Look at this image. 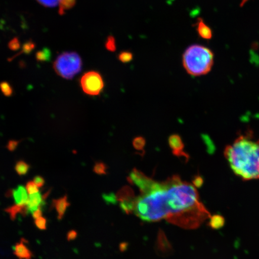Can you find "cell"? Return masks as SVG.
I'll return each instance as SVG.
<instances>
[{"label":"cell","mask_w":259,"mask_h":259,"mask_svg":"<svg viewBox=\"0 0 259 259\" xmlns=\"http://www.w3.org/2000/svg\"><path fill=\"white\" fill-rule=\"evenodd\" d=\"M196 30L199 36L205 40L211 39L212 31L208 25H206L201 18L197 19L196 24Z\"/></svg>","instance_id":"12"},{"label":"cell","mask_w":259,"mask_h":259,"mask_svg":"<svg viewBox=\"0 0 259 259\" xmlns=\"http://www.w3.org/2000/svg\"><path fill=\"white\" fill-rule=\"evenodd\" d=\"M76 0H60L59 14L64 15L67 10H70L76 5Z\"/></svg>","instance_id":"15"},{"label":"cell","mask_w":259,"mask_h":259,"mask_svg":"<svg viewBox=\"0 0 259 259\" xmlns=\"http://www.w3.org/2000/svg\"><path fill=\"white\" fill-rule=\"evenodd\" d=\"M156 251L158 254L167 255L172 253L173 248L166 238V235L161 230L158 232L156 242Z\"/></svg>","instance_id":"8"},{"label":"cell","mask_w":259,"mask_h":259,"mask_svg":"<svg viewBox=\"0 0 259 259\" xmlns=\"http://www.w3.org/2000/svg\"><path fill=\"white\" fill-rule=\"evenodd\" d=\"M194 186H195L197 188L199 187L202 186L203 183V181L202 178L200 177H196L193 181L192 183Z\"/></svg>","instance_id":"31"},{"label":"cell","mask_w":259,"mask_h":259,"mask_svg":"<svg viewBox=\"0 0 259 259\" xmlns=\"http://www.w3.org/2000/svg\"><path fill=\"white\" fill-rule=\"evenodd\" d=\"M145 144V139L142 137L135 138L133 141V146H134L135 150L141 151L142 153H144Z\"/></svg>","instance_id":"16"},{"label":"cell","mask_w":259,"mask_h":259,"mask_svg":"<svg viewBox=\"0 0 259 259\" xmlns=\"http://www.w3.org/2000/svg\"><path fill=\"white\" fill-rule=\"evenodd\" d=\"M27 243L25 239L22 238L13 248L14 254L18 259H32L34 257L33 252L28 247Z\"/></svg>","instance_id":"9"},{"label":"cell","mask_w":259,"mask_h":259,"mask_svg":"<svg viewBox=\"0 0 259 259\" xmlns=\"http://www.w3.org/2000/svg\"><path fill=\"white\" fill-rule=\"evenodd\" d=\"M213 63L214 54L209 48L203 45H191L183 54V66L192 76L206 75L211 70Z\"/></svg>","instance_id":"3"},{"label":"cell","mask_w":259,"mask_h":259,"mask_svg":"<svg viewBox=\"0 0 259 259\" xmlns=\"http://www.w3.org/2000/svg\"><path fill=\"white\" fill-rule=\"evenodd\" d=\"M105 47L106 50L109 51L115 52L116 51L115 38L112 36V35H109V36L107 38Z\"/></svg>","instance_id":"24"},{"label":"cell","mask_w":259,"mask_h":259,"mask_svg":"<svg viewBox=\"0 0 259 259\" xmlns=\"http://www.w3.org/2000/svg\"><path fill=\"white\" fill-rule=\"evenodd\" d=\"M132 213L144 222L164 219L188 230L199 228L212 216L200 201L197 187L177 175L164 182L152 180L141 195L135 197Z\"/></svg>","instance_id":"1"},{"label":"cell","mask_w":259,"mask_h":259,"mask_svg":"<svg viewBox=\"0 0 259 259\" xmlns=\"http://www.w3.org/2000/svg\"><path fill=\"white\" fill-rule=\"evenodd\" d=\"M70 206V203L68 200L67 195L60 197L59 199H54L52 202L51 208L56 210L57 218L58 220L63 219L65 213Z\"/></svg>","instance_id":"11"},{"label":"cell","mask_w":259,"mask_h":259,"mask_svg":"<svg viewBox=\"0 0 259 259\" xmlns=\"http://www.w3.org/2000/svg\"><path fill=\"white\" fill-rule=\"evenodd\" d=\"M248 1V0H242L240 6L241 7H242L243 6L245 5V3H247Z\"/></svg>","instance_id":"32"},{"label":"cell","mask_w":259,"mask_h":259,"mask_svg":"<svg viewBox=\"0 0 259 259\" xmlns=\"http://www.w3.org/2000/svg\"><path fill=\"white\" fill-rule=\"evenodd\" d=\"M210 221L209 222V225L210 226H211V228L213 229L220 228L225 224V220L223 219L221 216H211V218H210Z\"/></svg>","instance_id":"17"},{"label":"cell","mask_w":259,"mask_h":259,"mask_svg":"<svg viewBox=\"0 0 259 259\" xmlns=\"http://www.w3.org/2000/svg\"><path fill=\"white\" fill-rule=\"evenodd\" d=\"M9 47L12 50H17L19 47V41L17 39L13 40L10 43Z\"/></svg>","instance_id":"30"},{"label":"cell","mask_w":259,"mask_h":259,"mask_svg":"<svg viewBox=\"0 0 259 259\" xmlns=\"http://www.w3.org/2000/svg\"><path fill=\"white\" fill-rule=\"evenodd\" d=\"M224 155L235 176L244 181L259 180V138L250 132L227 145Z\"/></svg>","instance_id":"2"},{"label":"cell","mask_w":259,"mask_h":259,"mask_svg":"<svg viewBox=\"0 0 259 259\" xmlns=\"http://www.w3.org/2000/svg\"><path fill=\"white\" fill-rule=\"evenodd\" d=\"M37 2L45 7L54 8L59 5L60 0H37Z\"/></svg>","instance_id":"25"},{"label":"cell","mask_w":259,"mask_h":259,"mask_svg":"<svg viewBox=\"0 0 259 259\" xmlns=\"http://www.w3.org/2000/svg\"><path fill=\"white\" fill-rule=\"evenodd\" d=\"M168 142L174 155L178 157L184 158L186 161L189 159V155L184 151V142L179 135H170L168 139Z\"/></svg>","instance_id":"6"},{"label":"cell","mask_w":259,"mask_h":259,"mask_svg":"<svg viewBox=\"0 0 259 259\" xmlns=\"http://www.w3.org/2000/svg\"><path fill=\"white\" fill-rule=\"evenodd\" d=\"M26 190L28 194H32L39 192V188H38L33 181H28L25 186Z\"/></svg>","instance_id":"23"},{"label":"cell","mask_w":259,"mask_h":259,"mask_svg":"<svg viewBox=\"0 0 259 259\" xmlns=\"http://www.w3.org/2000/svg\"><path fill=\"white\" fill-rule=\"evenodd\" d=\"M30 169V166L27 163L23 160L18 161L16 163L15 169L16 172L19 176H24L27 175L29 170Z\"/></svg>","instance_id":"14"},{"label":"cell","mask_w":259,"mask_h":259,"mask_svg":"<svg viewBox=\"0 0 259 259\" xmlns=\"http://www.w3.org/2000/svg\"><path fill=\"white\" fill-rule=\"evenodd\" d=\"M34 225L41 231H45L47 229V220L41 216L40 218L34 220Z\"/></svg>","instance_id":"22"},{"label":"cell","mask_w":259,"mask_h":259,"mask_svg":"<svg viewBox=\"0 0 259 259\" xmlns=\"http://www.w3.org/2000/svg\"><path fill=\"white\" fill-rule=\"evenodd\" d=\"M80 85L86 95L96 96L102 92L105 83L101 74L95 71H90L81 77Z\"/></svg>","instance_id":"5"},{"label":"cell","mask_w":259,"mask_h":259,"mask_svg":"<svg viewBox=\"0 0 259 259\" xmlns=\"http://www.w3.org/2000/svg\"><path fill=\"white\" fill-rule=\"evenodd\" d=\"M19 142L15 141H11L9 142L8 145V149L9 151H14L17 146L18 145Z\"/></svg>","instance_id":"27"},{"label":"cell","mask_w":259,"mask_h":259,"mask_svg":"<svg viewBox=\"0 0 259 259\" xmlns=\"http://www.w3.org/2000/svg\"><path fill=\"white\" fill-rule=\"evenodd\" d=\"M118 60L123 63H128L134 58V55L130 51H122L118 55Z\"/></svg>","instance_id":"19"},{"label":"cell","mask_w":259,"mask_h":259,"mask_svg":"<svg viewBox=\"0 0 259 259\" xmlns=\"http://www.w3.org/2000/svg\"><path fill=\"white\" fill-rule=\"evenodd\" d=\"M94 171L98 175H106L107 171V166L106 164L103 162H97L94 166Z\"/></svg>","instance_id":"21"},{"label":"cell","mask_w":259,"mask_h":259,"mask_svg":"<svg viewBox=\"0 0 259 259\" xmlns=\"http://www.w3.org/2000/svg\"><path fill=\"white\" fill-rule=\"evenodd\" d=\"M34 183L38 188L43 187L45 184V180L44 177L39 176H35L33 179Z\"/></svg>","instance_id":"26"},{"label":"cell","mask_w":259,"mask_h":259,"mask_svg":"<svg viewBox=\"0 0 259 259\" xmlns=\"http://www.w3.org/2000/svg\"><path fill=\"white\" fill-rule=\"evenodd\" d=\"M5 212L8 213L10 218H11L12 221H14L19 213L23 216L29 214L27 204H25V205H17V204H15L14 205L6 208Z\"/></svg>","instance_id":"13"},{"label":"cell","mask_w":259,"mask_h":259,"mask_svg":"<svg viewBox=\"0 0 259 259\" xmlns=\"http://www.w3.org/2000/svg\"><path fill=\"white\" fill-rule=\"evenodd\" d=\"M7 197H12L15 204L17 205H25L28 202V196L25 187L19 186L16 189L10 190L6 193Z\"/></svg>","instance_id":"10"},{"label":"cell","mask_w":259,"mask_h":259,"mask_svg":"<svg viewBox=\"0 0 259 259\" xmlns=\"http://www.w3.org/2000/svg\"><path fill=\"white\" fill-rule=\"evenodd\" d=\"M51 57V52L48 49H44V50L38 52L36 54V59L38 61H40V62L50 61Z\"/></svg>","instance_id":"18"},{"label":"cell","mask_w":259,"mask_h":259,"mask_svg":"<svg viewBox=\"0 0 259 259\" xmlns=\"http://www.w3.org/2000/svg\"><path fill=\"white\" fill-rule=\"evenodd\" d=\"M77 232L75 231H70L69 232H68L67 236V240L72 241L74 240V239H75L77 237Z\"/></svg>","instance_id":"28"},{"label":"cell","mask_w":259,"mask_h":259,"mask_svg":"<svg viewBox=\"0 0 259 259\" xmlns=\"http://www.w3.org/2000/svg\"><path fill=\"white\" fill-rule=\"evenodd\" d=\"M0 90L5 96L10 97L14 93L12 87L10 83L7 82H2L0 83Z\"/></svg>","instance_id":"20"},{"label":"cell","mask_w":259,"mask_h":259,"mask_svg":"<svg viewBox=\"0 0 259 259\" xmlns=\"http://www.w3.org/2000/svg\"><path fill=\"white\" fill-rule=\"evenodd\" d=\"M51 193V190L41 195L40 192L30 194L28 196L27 203L29 213H31L34 210L41 208L45 205V200Z\"/></svg>","instance_id":"7"},{"label":"cell","mask_w":259,"mask_h":259,"mask_svg":"<svg viewBox=\"0 0 259 259\" xmlns=\"http://www.w3.org/2000/svg\"><path fill=\"white\" fill-rule=\"evenodd\" d=\"M82 67L79 55L74 52H65L58 56L54 63V69L58 75L66 79H72Z\"/></svg>","instance_id":"4"},{"label":"cell","mask_w":259,"mask_h":259,"mask_svg":"<svg viewBox=\"0 0 259 259\" xmlns=\"http://www.w3.org/2000/svg\"><path fill=\"white\" fill-rule=\"evenodd\" d=\"M31 214L32 215V218L35 220L40 218V217L42 216V214H43V212H42L41 208H39L34 210Z\"/></svg>","instance_id":"29"}]
</instances>
